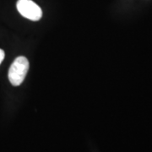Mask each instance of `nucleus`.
Masks as SVG:
<instances>
[{"instance_id": "f257e3e1", "label": "nucleus", "mask_w": 152, "mask_h": 152, "mask_svg": "<svg viewBox=\"0 0 152 152\" xmlns=\"http://www.w3.org/2000/svg\"><path fill=\"white\" fill-rule=\"evenodd\" d=\"M29 70V61L24 56L18 57L11 64L9 70V80L14 86L21 85Z\"/></svg>"}, {"instance_id": "f03ea898", "label": "nucleus", "mask_w": 152, "mask_h": 152, "mask_svg": "<svg viewBox=\"0 0 152 152\" xmlns=\"http://www.w3.org/2000/svg\"><path fill=\"white\" fill-rule=\"evenodd\" d=\"M17 10L22 16L32 21H37L42 16V10L32 0H18Z\"/></svg>"}, {"instance_id": "7ed1b4c3", "label": "nucleus", "mask_w": 152, "mask_h": 152, "mask_svg": "<svg viewBox=\"0 0 152 152\" xmlns=\"http://www.w3.org/2000/svg\"><path fill=\"white\" fill-rule=\"evenodd\" d=\"M4 50H2V49H0V64H1V63L3 62V60L4 58Z\"/></svg>"}]
</instances>
